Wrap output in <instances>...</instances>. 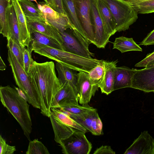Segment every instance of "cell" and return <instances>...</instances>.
Returning <instances> with one entry per match:
<instances>
[{"label": "cell", "mask_w": 154, "mask_h": 154, "mask_svg": "<svg viewBox=\"0 0 154 154\" xmlns=\"http://www.w3.org/2000/svg\"><path fill=\"white\" fill-rule=\"evenodd\" d=\"M55 67L52 61L34 60L28 74L33 89L40 96L41 112L49 118L53 99L63 85L57 76Z\"/></svg>", "instance_id": "cell-1"}, {"label": "cell", "mask_w": 154, "mask_h": 154, "mask_svg": "<svg viewBox=\"0 0 154 154\" xmlns=\"http://www.w3.org/2000/svg\"><path fill=\"white\" fill-rule=\"evenodd\" d=\"M0 97L3 106L16 119L30 141L32 124L27 101L17 90L9 85L0 86Z\"/></svg>", "instance_id": "cell-2"}, {"label": "cell", "mask_w": 154, "mask_h": 154, "mask_svg": "<svg viewBox=\"0 0 154 154\" xmlns=\"http://www.w3.org/2000/svg\"><path fill=\"white\" fill-rule=\"evenodd\" d=\"M30 48L35 53L54 60L72 69L88 73L100 63L102 60L88 58L43 45L31 43Z\"/></svg>", "instance_id": "cell-3"}, {"label": "cell", "mask_w": 154, "mask_h": 154, "mask_svg": "<svg viewBox=\"0 0 154 154\" xmlns=\"http://www.w3.org/2000/svg\"><path fill=\"white\" fill-rule=\"evenodd\" d=\"M8 60L16 83L23 92L26 100L33 107L40 109L41 101L40 95L33 89L28 74L10 49L8 50Z\"/></svg>", "instance_id": "cell-4"}, {"label": "cell", "mask_w": 154, "mask_h": 154, "mask_svg": "<svg viewBox=\"0 0 154 154\" xmlns=\"http://www.w3.org/2000/svg\"><path fill=\"white\" fill-rule=\"evenodd\" d=\"M108 6L114 17L117 31L128 29L138 19V13L126 0H102Z\"/></svg>", "instance_id": "cell-5"}, {"label": "cell", "mask_w": 154, "mask_h": 154, "mask_svg": "<svg viewBox=\"0 0 154 154\" xmlns=\"http://www.w3.org/2000/svg\"><path fill=\"white\" fill-rule=\"evenodd\" d=\"M59 31L63 41L65 51L89 59L94 57V54L89 50L91 42L77 30L69 28Z\"/></svg>", "instance_id": "cell-6"}, {"label": "cell", "mask_w": 154, "mask_h": 154, "mask_svg": "<svg viewBox=\"0 0 154 154\" xmlns=\"http://www.w3.org/2000/svg\"><path fill=\"white\" fill-rule=\"evenodd\" d=\"M85 133L75 130L67 138L59 144L65 154H89L91 150V143L88 140Z\"/></svg>", "instance_id": "cell-7"}, {"label": "cell", "mask_w": 154, "mask_h": 154, "mask_svg": "<svg viewBox=\"0 0 154 154\" xmlns=\"http://www.w3.org/2000/svg\"><path fill=\"white\" fill-rule=\"evenodd\" d=\"M77 16L86 38L94 44L95 35L90 0H73Z\"/></svg>", "instance_id": "cell-8"}, {"label": "cell", "mask_w": 154, "mask_h": 154, "mask_svg": "<svg viewBox=\"0 0 154 154\" xmlns=\"http://www.w3.org/2000/svg\"><path fill=\"white\" fill-rule=\"evenodd\" d=\"M25 17L30 34L34 32H39L55 39L63 45V41L59 31L44 17Z\"/></svg>", "instance_id": "cell-9"}, {"label": "cell", "mask_w": 154, "mask_h": 154, "mask_svg": "<svg viewBox=\"0 0 154 154\" xmlns=\"http://www.w3.org/2000/svg\"><path fill=\"white\" fill-rule=\"evenodd\" d=\"M78 76L76 90L79 102L81 105L88 104L99 88L92 83L88 73L80 71Z\"/></svg>", "instance_id": "cell-10"}, {"label": "cell", "mask_w": 154, "mask_h": 154, "mask_svg": "<svg viewBox=\"0 0 154 154\" xmlns=\"http://www.w3.org/2000/svg\"><path fill=\"white\" fill-rule=\"evenodd\" d=\"M90 4L95 35L94 44L98 48H104L109 42L110 37L104 28L99 11L97 0H90Z\"/></svg>", "instance_id": "cell-11"}, {"label": "cell", "mask_w": 154, "mask_h": 154, "mask_svg": "<svg viewBox=\"0 0 154 154\" xmlns=\"http://www.w3.org/2000/svg\"><path fill=\"white\" fill-rule=\"evenodd\" d=\"M131 88L146 93L154 91V68L134 69Z\"/></svg>", "instance_id": "cell-12"}, {"label": "cell", "mask_w": 154, "mask_h": 154, "mask_svg": "<svg viewBox=\"0 0 154 154\" xmlns=\"http://www.w3.org/2000/svg\"><path fill=\"white\" fill-rule=\"evenodd\" d=\"M37 5L44 17L59 31L71 28L65 14L57 12L45 2H39Z\"/></svg>", "instance_id": "cell-13"}, {"label": "cell", "mask_w": 154, "mask_h": 154, "mask_svg": "<svg viewBox=\"0 0 154 154\" xmlns=\"http://www.w3.org/2000/svg\"><path fill=\"white\" fill-rule=\"evenodd\" d=\"M124 154H154V138L147 131L142 132Z\"/></svg>", "instance_id": "cell-14"}, {"label": "cell", "mask_w": 154, "mask_h": 154, "mask_svg": "<svg viewBox=\"0 0 154 154\" xmlns=\"http://www.w3.org/2000/svg\"><path fill=\"white\" fill-rule=\"evenodd\" d=\"M104 72L98 86L102 93L108 95L114 91V69L117 66V60L109 62L103 60Z\"/></svg>", "instance_id": "cell-15"}, {"label": "cell", "mask_w": 154, "mask_h": 154, "mask_svg": "<svg viewBox=\"0 0 154 154\" xmlns=\"http://www.w3.org/2000/svg\"><path fill=\"white\" fill-rule=\"evenodd\" d=\"M77 95L73 88L67 83L62 87L55 96L51 108H58L72 103H78Z\"/></svg>", "instance_id": "cell-16"}, {"label": "cell", "mask_w": 154, "mask_h": 154, "mask_svg": "<svg viewBox=\"0 0 154 154\" xmlns=\"http://www.w3.org/2000/svg\"><path fill=\"white\" fill-rule=\"evenodd\" d=\"M134 69L125 66H116L114 69L113 90L131 88Z\"/></svg>", "instance_id": "cell-17"}, {"label": "cell", "mask_w": 154, "mask_h": 154, "mask_svg": "<svg viewBox=\"0 0 154 154\" xmlns=\"http://www.w3.org/2000/svg\"><path fill=\"white\" fill-rule=\"evenodd\" d=\"M15 8L19 26L21 45L23 47H29L32 41L26 17L24 14L18 0H12Z\"/></svg>", "instance_id": "cell-18"}, {"label": "cell", "mask_w": 154, "mask_h": 154, "mask_svg": "<svg viewBox=\"0 0 154 154\" xmlns=\"http://www.w3.org/2000/svg\"><path fill=\"white\" fill-rule=\"evenodd\" d=\"M97 7L105 29L110 37L117 30L115 20L110 10L102 0H97Z\"/></svg>", "instance_id": "cell-19"}, {"label": "cell", "mask_w": 154, "mask_h": 154, "mask_svg": "<svg viewBox=\"0 0 154 154\" xmlns=\"http://www.w3.org/2000/svg\"><path fill=\"white\" fill-rule=\"evenodd\" d=\"M54 135V140L59 144L63 140L70 135L75 130L60 120L51 112L49 117Z\"/></svg>", "instance_id": "cell-20"}, {"label": "cell", "mask_w": 154, "mask_h": 154, "mask_svg": "<svg viewBox=\"0 0 154 154\" xmlns=\"http://www.w3.org/2000/svg\"><path fill=\"white\" fill-rule=\"evenodd\" d=\"M55 68L58 72L60 82L63 84L67 83L73 88L77 95L76 85L78 76L77 71L72 69L60 63L57 62Z\"/></svg>", "instance_id": "cell-21"}, {"label": "cell", "mask_w": 154, "mask_h": 154, "mask_svg": "<svg viewBox=\"0 0 154 154\" xmlns=\"http://www.w3.org/2000/svg\"><path fill=\"white\" fill-rule=\"evenodd\" d=\"M6 12L10 37L21 45L17 19L12 0H9Z\"/></svg>", "instance_id": "cell-22"}, {"label": "cell", "mask_w": 154, "mask_h": 154, "mask_svg": "<svg viewBox=\"0 0 154 154\" xmlns=\"http://www.w3.org/2000/svg\"><path fill=\"white\" fill-rule=\"evenodd\" d=\"M64 11L71 28L75 29L86 38L85 33L78 19L73 0H62Z\"/></svg>", "instance_id": "cell-23"}, {"label": "cell", "mask_w": 154, "mask_h": 154, "mask_svg": "<svg viewBox=\"0 0 154 154\" xmlns=\"http://www.w3.org/2000/svg\"><path fill=\"white\" fill-rule=\"evenodd\" d=\"M113 49H116L122 53L131 51H142V49L134 41L132 38L121 36L115 38Z\"/></svg>", "instance_id": "cell-24"}, {"label": "cell", "mask_w": 154, "mask_h": 154, "mask_svg": "<svg viewBox=\"0 0 154 154\" xmlns=\"http://www.w3.org/2000/svg\"><path fill=\"white\" fill-rule=\"evenodd\" d=\"M31 43L43 45L48 47L65 51L63 45L55 39L37 32L30 34Z\"/></svg>", "instance_id": "cell-25"}, {"label": "cell", "mask_w": 154, "mask_h": 154, "mask_svg": "<svg viewBox=\"0 0 154 154\" xmlns=\"http://www.w3.org/2000/svg\"><path fill=\"white\" fill-rule=\"evenodd\" d=\"M62 111L90 132L91 122L98 113L97 109L93 108L84 113L79 114H74Z\"/></svg>", "instance_id": "cell-26"}, {"label": "cell", "mask_w": 154, "mask_h": 154, "mask_svg": "<svg viewBox=\"0 0 154 154\" xmlns=\"http://www.w3.org/2000/svg\"><path fill=\"white\" fill-rule=\"evenodd\" d=\"M51 112L61 121L74 129L81 131L85 133L87 132V130L84 127L60 109L51 108Z\"/></svg>", "instance_id": "cell-27"}, {"label": "cell", "mask_w": 154, "mask_h": 154, "mask_svg": "<svg viewBox=\"0 0 154 154\" xmlns=\"http://www.w3.org/2000/svg\"><path fill=\"white\" fill-rule=\"evenodd\" d=\"M9 0H0V33L7 39L10 37L6 8Z\"/></svg>", "instance_id": "cell-28"}, {"label": "cell", "mask_w": 154, "mask_h": 154, "mask_svg": "<svg viewBox=\"0 0 154 154\" xmlns=\"http://www.w3.org/2000/svg\"><path fill=\"white\" fill-rule=\"evenodd\" d=\"M133 6L138 13L147 14L154 12V0H126Z\"/></svg>", "instance_id": "cell-29"}, {"label": "cell", "mask_w": 154, "mask_h": 154, "mask_svg": "<svg viewBox=\"0 0 154 154\" xmlns=\"http://www.w3.org/2000/svg\"><path fill=\"white\" fill-rule=\"evenodd\" d=\"M18 0L25 16L33 17H44L37 5L29 0Z\"/></svg>", "instance_id": "cell-30"}, {"label": "cell", "mask_w": 154, "mask_h": 154, "mask_svg": "<svg viewBox=\"0 0 154 154\" xmlns=\"http://www.w3.org/2000/svg\"><path fill=\"white\" fill-rule=\"evenodd\" d=\"M7 46L17 58L20 64L23 67V55L25 49L19 43L11 37L7 38Z\"/></svg>", "instance_id": "cell-31"}, {"label": "cell", "mask_w": 154, "mask_h": 154, "mask_svg": "<svg viewBox=\"0 0 154 154\" xmlns=\"http://www.w3.org/2000/svg\"><path fill=\"white\" fill-rule=\"evenodd\" d=\"M26 154H49L47 147L38 139L29 141Z\"/></svg>", "instance_id": "cell-32"}, {"label": "cell", "mask_w": 154, "mask_h": 154, "mask_svg": "<svg viewBox=\"0 0 154 154\" xmlns=\"http://www.w3.org/2000/svg\"><path fill=\"white\" fill-rule=\"evenodd\" d=\"M93 108L88 104L80 105L79 103H72L68 104L58 109L61 110L74 114H79L84 113Z\"/></svg>", "instance_id": "cell-33"}, {"label": "cell", "mask_w": 154, "mask_h": 154, "mask_svg": "<svg viewBox=\"0 0 154 154\" xmlns=\"http://www.w3.org/2000/svg\"><path fill=\"white\" fill-rule=\"evenodd\" d=\"M104 69L103 60H102L100 63L91 69L88 73L89 79L94 85L98 86V83L103 74Z\"/></svg>", "instance_id": "cell-34"}, {"label": "cell", "mask_w": 154, "mask_h": 154, "mask_svg": "<svg viewBox=\"0 0 154 154\" xmlns=\"http://www.w3.org/2000/svg\"><path fill=\"white\" fill-rule=\"evenodd\" d=\"M91 132L94 135H100L103 133V124L97 113L94 118L91 124Z\"/></svg>", "instance_id": "cell-35"}, {"label": "cell", "mask_w": 154, "mask_h": 154, "mask_svg": "<svg viewBox=\"0 0 154 154\" xmlns=\"http://www.w3.org/2000/svg\"><path fill=\"white\" fill-rule=\"evenodd\" d=\"M32 51L29 47L25 49L23 55V69L27 74L34 61L32 57Z\"/></svg>", "instance_id": "cell-36"}, {"label": "cell", "mask_w": 154, "mask_h": 154, "mask_svg": "<svg viewBox=\"0 0 154 154\" xmlns=\"http://www.w3.org/2000/svg\"><path fill=\"white\" fill-rule=\"evenodd\" d=\"M16 150L15 146L7 144L5 140L0 136V154H14Z\"/></svg>", "instance_id": "cell-37"}, {"label": "cell", "mask_w": 154, "mask_h": 154, "mask_svg": "<svg viewBox=\"0 0 154 154\" xmlns=\"http://www.w3.org/2000/svg\"><path fill=\"white\" fill-rule=\"evenodd\" d=\"M154 60V51L148 54L142 60L135 65V67H145L150 62Z\"/></svg>", "instance_id": "cell-38"}, {"label": "cell", "mask_w": 154, "mask_h": 154, "mask_svg": "<svg viewBox=\"0 0 154 154\" xmlns=\"http://www.w3.org/2000/svg\"><path fill=\"white\" fill-rule=\"evenodd\" d=\"M93 153L94 154H115L116 152L110 146L103 145L97 148Z\"/></svg>", "instance_id": "cell-39"}, {"label": "cell", "mask_w": 154, "mask_h": 154, "mask_svg": "<svg viewBox=\"0 0 154 154\" xmlns=\"http://www.w3.org/2000/svg\"><path fill=\"white\" fill-rule=\"evenodd\" d=\"M154 45V29L148 34L139 45L145 46Z\"/></svg>", "instance_id": "cell-40"}, {"label": "cell", "mask_w": 154, "mask_h": 154, "mask_svg": "<svg viewBox=\"0 0 154 154\" xmlns=\"http://www.w3.org/2000/svg\"><path fill=\"white\" fill-rule=\"evenodd\" d=\"M45 2L49 5L51 8L56 11V8L54 0H44Z\"/></svg>", "instance_id": "cell-41"}, {"label": "cell", "mask_w": 154, "mask_h": 154, "mask_svg": "<svg viewBox=\"0 0 154 154\" xmlns=\"http://www.w3.org/2000/svg\"><path fill=\"white\" fill-rule=\"evenodd\" d=\"M6 66L2 59L1 56L0 57V70L3 71L5 70Z\"/></svg>", "instance_id": "cell-42"}, {"label": "cell", "mask_w": 154, "mask_h": 154, "mask_svg": "<svg viewBox=\"0 0 154 154\" xmlns=\"http://www.w3.org/2000/svg\"><path fill=\"white\" fill-rule=\"evenodd\" d=\"M145 67L147 68H154V60L149 63Z\"/></svg>", "instance_id": "cell-43"}, {"label": "cell", "mask_w": 154, "mask_h": 154, "mask_svg": "<svg viewBox=\"0 0 154 154\" xmlns=\"http://www.w3.org/2000/svg\"><path fill=\"white\" fill-rule=\"evenodd\" d=\"M29 0L30 1H34L35 3H36L37 4H38V2L37 0Z\"/></svg>", "instance_id": "cell-44"}, {"label": "cell", "mask_w": 154, "mask_h": 154, "mask_svg": "<svg viewBox=\"0 0 154 154\" xmlns=\"http://www.w3.org/2000/svg\"><path fill=\"white\" fill-rule=\"evenodd\" d=\"M134 0V1H145L147 0Z\"/></svg>", "instance_id": "cell-45"}, {"label": "cell", "mask_w": 154, "mask_h": 154, "mask_svg": "<svg viewBox=\"0 0 154 154\" xmlns=\"http://www.w3.org/2000/svg\"></svg>", "instance_id": "cell-46"}]
</instances>
